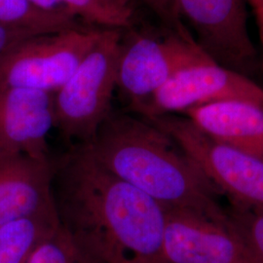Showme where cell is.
<instances>
[{
	"mask_svg": "<svg viewBox=\"0 0 263 263\" xmlns=\"http://www.w3.org/2000/svg\"><path fill=\"white\" fill-rule=\"evenodd\" d=\"M60 224L92 263H170L166 208L114 177L85 145L53 162Z\"/></svg>",
	"mask_w": 263,
	"mask_h": 263,
	"instance_id": "6da1fadb",
	"label": "cell"
},
{
	"mask_svg": "<svg viewBox=\"0 0 263 263\" xmlns=\"http://www.w3.org/2000/svg\"><path fill=\"white\" fill-rule=\"evenodd\" d=\"M85 146L104 169L162 206L226 227L220 191L167 133L147 119L111 112Z\"/></svg>",
	"mask_w": 263,
	"mask_h": 263,
	"instance_id": "7a4b0ae2",
	"label": "cell"
},
{
	"mask_svg": "<svg viewBox=\"0 0 263 263\" xmlns=\"http://www.w3.org/2000/svg\"><path fill=\"white\" fill-rule=\"evenodd\" d=\"M122 30L104 28L69 79L54 94L55 127L73 144H88L112 112Z\"/></svg>",
	"mask_w": 263,
	"mask_h": 263,
	"instance_id": "3957f363",
	"label": "cell"
},
{
	"mask_svg": "<svg viewBox=\"0 0 263 263\" xmlns=\"http://www.w3.org/2000/svg\"><path fill=\"white\" fill-rule=\"evenodd\" d=\"M145 119L167 133L231 202L263 214V162L214 140L184 115Z\"/></svg>",
	"mask_w": 263,
	"mask_h": 263,
	"instance_id": "277c9868",
	"label": "cell"
},
{
	"mask_svg": "<svg viewBox=\"0 0 263 263\" xmlns=\"http://www.w3.org/2000/svg\"><path fill=\"white\" fill-rule=\"evenodd\" d=\"M121 38L117 87L135 111L179 70L211 60L191 33L125 29Z\"/></svg>",
	"mask_w": 263,
	"mask_h": 263,
	"instance_id": "5b68a950",
	"label": "cell"
},
{
	"mask_svg": "<svg viewBox=\"0 0 263 263\" xmlns=\"http://www.w3.org/2000/svg\"><path fill=\"white\" fill-rule=\"evenodd\" d=\"M104 29L71 28L23 40L0 59V88L55 94L94 48Z\"/></svg>",
	"mask_w": 263,
	"mask_h": 263,
	"instance_id": "8992f818",
	"label": "cell"
},
{
	"mask_svg": "<svg viewBox=\"0 0 263 263\" xmlns=\"http://www.w3.org/2000/svg\"><path fill=\"white\" fill-rule=\"evenodd\" d=\"M177 12L212 61L247 76L257 66L248 27V0H175Z\"/></svg>",
	"mask_w": 263,
	"mask_h": 263,
	"instance_id": "52a82bcc",
	"label": "cell"
},
{
	"mask_svg": "<svg viewBox=\"0 0 263 263\" xmlns=\"http://www.w3.org/2000/svg\"><path fill=\"white\" fill-rule=\"evenodd\" d=\"M226 101H248L263 106V89L248 76L208 60L179 70L135 112L144 118L183 114Z\"/></svg>",
	"mask_w": 263,
	"mask_h": 263,
	"instance_id": "ba28073f",
	"label": "cell"
},
{
	"mask_svg": "<svg viewBox=\"0 0 263 263\" xmlns=\"http://www.w3.org/2000/svg\"><path fill=\"white\" fill-rule=\"evenodd\" d=\"M170 263H259L226 226L197 214L166 208Z\"/></svg>",
	"mask_w": 263,
	"mask_h": 263,
	"instance_id": "9c48e42d",
	"label": "cell"
},
{
	"mask_svg": "<svg viewBox=\"0 0 263 263\" xmlns=\"http://www.w3.org/2000/svg\"><path fill=\"white\" fill-rule=\"evenodd\" d=\"M53 127L54 93L0 88V156L51 160L47 138Z\"/></svg>",
	"mask_w": 263,
	"mask_h": 263,
	"instance_id": "30bf717a",
	"label": "cell"
},
{
	"mask_svg": "<svg viewBox=\"0 0 263 263\" xmlns=\"http://www.w3.org/2000/svg\"><path fill=\"white\" fill-rule=\"evenodd\" d=\"M52 181L51 160L0 156V226L55 209Z\"/></svg>",
	"mask_w": 263,
	"mask_h": 263,
	"instance_id": "8fae6325",
	"label": "cell"
},
{
	"mask_svg": "<svg viewBox=\"0 0 263 263\" xmlns=\"http://www.w3.org/2000/svg\"><path fill=\"white\" fill-rule=\"evenodd\" d=\"M214 140L263 162V106L248 101H226L181 114Z\"/></svg>",
	"mask_w": 263,
	"mask_h": 263,
	"instance_id": "7c38bea8",
	"label": "cell"
},
{
	"mask_svg": "<svg viewBox=\"0 0 263 263\" xmlns=\"http://www.w3.org/2000/svg\"><path fill=\"white\" fill-rule=\"evenodd\" d=\"M59 226L56 208L0 226V263H28L39 244Z\"/></svg>",
	"mask_w": 263,
	"mask_h": 263,
	"instance_id": "4fadbf2b",
	"label": "cell"
},
{
	"mask_svg": "<svg viewBox=\"0 0 263 263\" xmlns=\"http://www.w3.org/2000/svg\"><path fill=\"white\" fill-rule=\"evenodd\" d=\"M0 24L34 33L90 27L73 16L41 11L28 0H0Z\"/></svg>",
	"mask_w": 263,
	"mask_h": 263,
	"instance_id": "5bb4252c",
	"label": "cell"
},
{
	"mask_svg": "<svg viewBox=\"0 0 263 263\" xmlns=\"http://www.w3.org/2000/svg\"><path fill=\"white\" fill-rule=\"evenodd\" d=\"M83 24L99 28L125 30L134 27V7L112 0H60Z\"/></svg>",
	"mask_w": 263,
	"mask_h": 263,
	"instance_id": "9a60e30c",
	"label": "cell"
},
{
	"mask_svg": "<svg viewBox=\"0 0 263 263\" xmlns=\"http://www.w3.org/2000/svg\"><path fill=\"white\" fill-rule=\"evenodd\" d=\"M226 228L244 244L259 263H263V214L231 202L226 209Z\"/></svg>",
	"mask_w": 263,
	"mask_h": 263,
	"instance_id": "2e32d148",
	"label": "cell"
},
{
	"mask_svg": "<svg viewBox=\"0 0 263 263\" xmlns=\"http://www.w3.org/2000/svg\"><path fill=\"white\" fill-rule=\"evenodd\" d=\"M28 263H92L61 226L44 239Z\"/></svg>",
	"mask_w": 263,
	"mask_h": 263,
	"instance_id": "e0dca14e",
	"label": "cell"
},
{
	"mask_svg": "<svg viewBox=\"0 0 263 263\" xmlns=\"http://www.w3.org/2000/svg\"><path fill=\"white\" fill-rule=\"evenodd\" d=\"M159 18L164 26L181 33H190L177 12L175 0H141Z\"/></svg>",
	"mask_w": 263,
	"mask_h": 263,
	"instance_id": "ac0fdd59",
	"label": "cell"
},
{
	"mask_svg": "<svg viewBox=\"0 0 263 263\" xmlns=\"http://www.w3.org/2000/svg\"><path fill=\"white\" fill-rule=\"evenodd\" d=\"M36 34L41 33H34L25 29L12 28L0 24V59L23 40Z\"/></svg>",
	"mask_w": 263,
	"mask_h": 263,
	"instance_id": "d6986e66",
	"label": "cell"
},
{
	"mask_svg": "<svg viewBox=\"0 0 263 263\" xmlns=\"http://www.w3.org/2000/svg\"><path fill=\"white\" fill-rule=\"evenodd\" d=\"M28 1L38 9L47 13L73 16L60 0H28Z\"/></svg>",
	"mask_w": 263,
	"mask_h": 263,
	"instance_id": "ffe728a7",
	"label": "cell"
},
{
	"mask_svg": "<svg viewBox=\"0 0 263 263\" xmlns=\"http://www.w3.org/2000/svg\"><path fill=\"white\" fill-rule=\"evenodd\" d=\"M248 3L250 4L254 12L256 24L258 27L261 45H263V0H248Z\"/></svg>",
	"mask_w": 263,
	"mask_h": 263,
	"instance_id": "44dd1931",
	"label": "cell"
},
{
	"mask_svg": "<svg viewBox=\"0 0 263 263\" xmlns=\"http://www.w3.org/2000/svg\"><path fill=\"white\" fill-rule=\"evenodd\" d=\"M112 1H115L123 6H128V7H133V2H134V0H112Z\"/></svg>",
	"mask_w": 263,
	"mask_h": 263,
	"instance_id": "7402d4cb",
	"label": "cell"
},
{
	"mask_svg": "<svg viewBox=\"0 0 263 263\" xmlns=\"http://www.w3.org/2000/svg\"><path fill=\"white\" fill-rule=\"evenodd\" d=\"M262 48H263V46H262Z\"/></svg>",
	"mask_w": 263,
	"mask_h": 263,
	"instance_id": "603a6c76",
	"label": "cell"
}]
</instances>
